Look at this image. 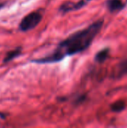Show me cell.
<instances>
[{
    "label": "cell",
    "mask_w": 127,
    "mask_h": 128,
    "mask_svg": "<svg viewBox=\"0 0 127 128\" xmlns=\"http://www.w3.org/2000/svg\"><path fill=\"white\" fill-rule=\"evenodd\" d=\"M103 26V20L94 22L88 27L73 33L61 41L56 50L51 55L32 62L40 64L58 62L67 56H73L87 50L102 29Z\"/></svg>",
    "instance_id": "1"
},
{
    "label": "cell",
    "mask_w": 127,
    "mask_h": 128,
    "mask_svg": "<svg viewBox=\"0 0 127 128\" xmlns=\"http://www.w3.org/2000/svg\"><path fill=\"white\" fill-rule=\"evenodd\" d=\"M42 17L43 16L40 12L33 11L22 18L19 25V28L22 32H28L33 29L40 22Z\"/></svg>",
    "instance_id": "2"
},
{
    "label": "cell",
    "mask_w": 127,
    "mask_h": 128,
    "mask_svg": "<svg viewBox=\"0 0 127 128\" xmlns=\"http://www.w3.org/2000/svg\"><path fill=\"white\" fill-rule=\"evenodd\" d=\"M91 0H81L78 2L77 3L73 2H65L60 7V10L62 13H67L72 10H76L78 9H80L83 6H85L88 2Z\"/></svg>",
    "instance_id": "3"
},
{
    "label": "cell",
    "mask_w": 127,
    "mask_h": 128,
    "mask_svg": "<svg viewBox=\"0 0 127 128\" xmlns=\"http://www.w3.org/2000/svg\"><path fill=\"white\" fill-rule=\"evenodd\" d=\"M106 4L111 12L121 10L124 7V4L121 0H108L106 2Z\"/></svg>",
    "instance_id": "4"
},
{
    "label": "cell",
    "mask_w": 127,
    "mask_h": 128,
    "mask_svg": "<svg viewBox=\"0 0 127 128\" xmlns=\"http://www.w3.org/2000/svg\"><path fill=\"white\" fill-rule=\"evenodd\" d=\"M109 48H106V49H103L100 51H99L96 56H95V61L97 62H99V63H103L109 57Z\"/></svg>",
    "instance_id": "5"
},
{
    "label": "cell",
    "mask_w": 127,
    "mask_h": 128,
    "mask_svg": "<svg viewBox=\"0 0 127 128\" xmlns=\"http://www.w3.org/2000/svg\"><path fill=\"white\" fill-rule=\"evenodd\" d=\"M21 52H22L21 47H17V48L15 49V50H11V51H9V52L6 54L4 58V62L6 63V62H9L12 61V60L14 59L15 58L18 57V56L20 55Z\"/></svg>",
    "instance_id": "6"
},
{
    "label": "cell",
    "mask_w": 127,
    "mask_h": 128,
    "mask_svg": "<svg viewBox=\"0 0 127 128\" xmlns=\"http://www.w3.org/2000/svg\"><path fill=\"white\" fill-rule=\"evenodd\" d=\"M126 108V104L123 100H118L111 105V110L115 112H121L124 111Z\"/></svg>",
    "instance_id": "7"
},
{
    "label": "cell",
    "mask_w": 127,
    "mask_h": 128,
    "mask_svg": "<svg viewBox=\"0 0 127 128\" xmlns=\"http://www.w3.org/2000/svg\"><path fill=\"white\" fill-rule=\"evenodd\" d=\"M116 74L118 76H123L124 75H127V58L118 64Z\"/></svg>",
    "instance_id": "8"
},
{
    "label": "cell",
    "mask_w": 127,
    "mask_h": 128,
    "mask_svg": "<svg viewBox=\"0 0 127 128\" xmlns=\"http://www.w3.org/2000/svg\"><path fill=\"white\" fill-rule=\"evenodd\" d=\"M0 117H1V118H5V117H4V116L2 113H0Z\"/></svg>",
    "instance_id": "9"
}]
</instances>
